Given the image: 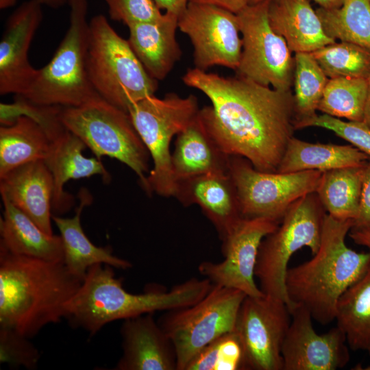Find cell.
Masks as SVG:
<instances>
[{
    "label": "cell",
    "mask_w": 370,
    "mask_h": 370,
    "mask_svg": "<svg viewBox=\"0 0 370 370\" xmlns=\"http://www.w3.org/2000/svg\"><path fill=\"white\" fill-rule=\"evenodd\" d=\"M40 354L37 348L18 332L0 327V362L14 367H24L35 369L38 363Z\"/></svg>",
    "instance_id": "37"
},
{
    "label": "cell",
    "mask_w": 370,
    "mask_h": 370,
    "mask_svg": "<svg viewBox=\"0 0 370 370\" xmlns=\"http://www.w3.org/2000/svg\"><path fill=\"white\" fill-rule=\"evenodd\" d=\"M187 370H246L242 342L234 330L219 336L198 352Z\"/></svg>",
    "instance_id": "35"
},
{
    "label": "cell",
    "mask_w": 370,
    "mask_h": 370,
    "mask_svg": "<svg viewBox=\"0 0 370 370\" xmlns=\"http://www.w3.org/2000/svg\"><path fill=\"white\" fill-rule=\"evenodd\" d=\"M280 223L268 218H241L223 240V261H205L198 271L212 284L243 292L247 296L264 295L255 282V268L263 238Z\"/></svg>",
    "instance_id": "15"
},
{
    "label": "cell",
    "mask_w": 370,
    "mask_h": 370,
    "mask_svg": "<svg viewBox=\"0 0 370 370\" xmlns=\"http://www.w3.org/2000/svg\"><path fill=\"white\" fill-rule=\"evenodd\" d=\"M147 313L124 320L121 328L123 354L115 370H177L174 345Z\"/></svg>",
    "instance_id": "19"
},
{
    "label": "cell",
    "mask_w": 370,
    "mask_h": 370,
    "mask_svg": "<svg viewBox=\"0 0 370 370\" xmlns=\"http://www.w3.org/2000/svg\"><path fill=\"white\" fill-rule=\"evenodd\" d=\"M69 26L50 62L38 69L27 90L18 96L41 106L76 107L99 96L90 80L88 1L68 0Z\"/></svg>",
    "instance_id": "5"
},
{
    "label": "cell",
    "mask_w": 370,
    "mask_h": 370,
    "mask_svg": "<svg viewBox=\"0 0 370 370\" xmlns=\"http://www.w3.org/2000/svg\"><path fill=\"white\" fill-rule=\"evenodd\" d=\"M40 0L23 2L9 17L0 42V94L23 95L38 69L28 60L32 39L42 20Z\"/></svg>",
    "instance_id": "17"
},
{
    "label": "cell",
    "mask_w": 370,
    "mask_h": 370,
    "mask_svg": "<svg viewBox=\"0 0 370 370\" xmlns=\"http://www.w3.org/2000/svg\"><path fill=\"white\" fill-rule=\"evenodd\" d=\"M229 172L234 183L243 217H264L280 223L289 207L301 197L315 193L323 171L267 173L245 158L231 156Z\"/></svg>",
    "instance_id": "12"
},
{
    "label": "cell",
    "mask_w": 370,
    "mask_h": 370,
    "mask_svg": "<svg viewBox=\"0 0 370 370\" xmlns=\"http://www.w3.org/2000/svg\"><path fill=\"white\" fill-rule=\"evenodd\" d=\"M335 320L349 347L370 356V267L339 298Z\"/></svg>",
    "instance_id": "30"
},
{
    "label": "cell",
    "mask_w": 370,
    "mask_h": 370,
    "mask_svg": "<svg viewBox=\"0 0 370 370\" xmlns=\"http://www.w3.org/2000/svg\"><path fill=\"white\" fill-rule=\"evenodd\" d=\"M188 1L215 5L234 14H238L249 5V0H188Z\"/></svg>",
    "instance_id": "40"
},
{
    "label": "cell",
    "mask_w": 370,
    "mask_h": 370,
    "mask_svg": "<svg viewBox=\"0 0 370 370\" xmlns=\"http://www.w3.org/2000/svg\"><path fill=\"white\" fill-rule=\"evenodd\" d=\"M295 121L314 116L329 80L311 53L295 56Z\"/></svg>",
    "instance_id": "33"
},
{
    "label": "cell",
    "mask_w": 370,
    "mask_h": 370,
    "mask_svg": "<svg viewBox=\"0 0 370 370\" xmlns=\"http://www.w3.org/2000/svg\"><path fill=\"white\" fill-rule=\"evenodd\" d=\"M230 156L211 136L199 112L176 136L171 166L176 182L208 172L229 171Z\"/></svg>",
    "instance_id": "24"
},
{
    "label": "cell",
    "mask_w": 370,
    "mask_h": 370,
    "mask_svg": "<svg viewBox=\"0 0 370 370\" xmlns=\"http://www.w3.org/2000/svg\"><path fill=\"white\" fill-rule=\"evenodd\" d=\"M52 143L46 127L36 118L21 114L0 127V177L24 164L45 160Z\"/></svg>",
    "instance_id": "27"
},
{
    "label": "cell",
    "mask_w": 370,
    "mask_h": 370,
    "mask_svg": "<svg viewBox=\"0 0 370 370\" xmlns=\"http://www.w3.org/2000/svg\"><path fill=\"white\" fill-rule=\"evenodd\" d=\"M178 16L165 12L159 21L127 26L128 42L147 71L157 81L164 79L182 56L176 39Z\"/></svg>",
    "instance_id": "22"
},
{
    "label": "cell",
    "mask_w": 370,
    "mask_h": 370,
    "mask_svg": "<svg viewBox=\"0 0 370 370\" xmlns=\"http://www.w3.org/2000/svg\"><path fill=\"white\" fill-rule=\"evenodd\" d=\"M0 219V248L12 254L49 261H63L60 236L43 232L29 217L5 197Z\"/></svg>",
    "instance_id": "26"
},
{
    "label": "cell",
    "mask_w": 370,
    "mask_h": 370,
    "mask_svg": "<svg viewBox=\"0 0 370 370\" xmlns=\"http://www.w3.org/2000/svg\"><path fill=\"white\" fill-rule=\"evenodd\" d=\"M246 296L239 290L212 284L208 293L195 304L165 311L158 322L174 345L177 370H185L204 347L234 330Z\"/></svg>",
    "instance_id": "10"
},
{
    "label": "cell",
    "mask_w": 370,
    "mask_h": 370,
    "mask_svg": "<svg viewBox=\"0 0 370 370\" xmlns=\"http://www.w3.org/2000/svg\"><path fill=\"white\" fill-rule=\"evenodd\" d=\"M311 54L328 78L370 77V50L358 45L335 42Z\"/></svg>",
    "instance_id": "34"
},
{
    "label": "cell",
    "mask_w": 370,
    "mask_h": 370,
    "mask_svg": "<svg viewBox=\"0 0 370 370\" xmlns=\"http://www.w3.org/2000/svg\"><path fill=\"white\" fill-rule=\"evenodd\" d=\"M366 164L323 171L315 193L328 214L341 220L357 217Z\"/></svg>",
    "instance_id": "29"
},
{
    "label": "cell",
    "mask_w": 370,
    "mask_h": 370,
    "mask_svg": "<svg viewBox=\"0 0 370 370\" xmlns=\"http://www.w3.org/2000/svg\"><path fill=\"white\" fill-rule=\"evenodd\" d=\"M325 214L317 193L307 194L289 207L276 230L260 243L255 268L259 287L264 295L283 300L290 312L293 306L286 288L288 262L304 247L312 255L317 253Z\"/></svg>",
    "instance_id": "8"
},
{
    "label": "cell",
    "mask_w": 370,
    "mask_h": 370,
    "mask_svg": "<svg viewBox=\"0 0 370 370\" xmlns=\"http://www.w3.org/2000/svg\"><path fill=\"white\" fill-rule=\"evenodd\" d=\"M111 19L132 24L160 21L164 15L154 0H105Z\"/></svg>",
    "instance_id": "38"
},
{
    "label": "cell",
    "mask_w": 370,
    "mask_h": 370,
    "mask_svg": "<svg viewBox=\"0 0 370 370\" xmlns=\"http://www.w3.org/2000/svg\"><path fill=\"white\" fill-rule=\"evenodd\" d=\"M177 25L193 45L195 68L206 71L218 65L237 69L243 42L236 14L188 1L178 16Z\"/></svg>",
    "instance_id": "14"
},
{
    "label": "cell",
    "mask_w": 370,
    "mask_h": 370,
    "mask_svg": "<svg viewBox=\"0 0 370 370\" xmlns=\"http://www.w3.org/2000/svg\"><path fill=\"white\" fill-rule=\"evenodd\" d=\"M269 1L249 4L237 14L242 53L237 75L265 86L291 90L295 59L285 40L271 26Z\"/></svg>",
    "instance_id": "11"
},
{
    "label": "cell",
    "mask_w": 370,
    "mask_h": 370,
    "mask_svg": "<svg viewBox=\"0 0 370 370\" xmlns=\"http://www.w3.org/2000/svg\"><path fill=\"white\" fill-rule=\"evenodd\" d=\"M369 160L367 154L354 146L310 143L293 136L288 143L277 172L326 171L363 165Z\"/></svg>",
    "instance_id": "28"
},
{
    "label": "cell",
    "mask_w": 370,
    "mask_h": 370,
    "mask_svg": "<svg viewBox=\"0 0 370 370\" xmlns=\"http://www.w3.org/2000/svg\"><path fill=\"white\" fill-rule=\"evenodd\" d=\"M349 236L355 243L366 247L370 252V230L362 231L350 230Z\"/></svg>",
    "instance_id": "42"
},
{
    "label": "cell",
    "mask_w": 370,
    "mask_h": 370,
    "mask_svg": "<svg viewBox=\"0 0 370 370\" xmlns=\"http://www.w3.org/2000/svg\"><path fill=\"white\" fill-rule=\"evenodd\" d=\"M367 92L364 107L362 122L370 127V77L367 79Z\"/></svg>",
    "instance_id": "43"
},
{
    "label": "cell",
    "mask_w": 370,
    "mask_h": 370,
    "mask_svg": "<svg viewBox=\"0 0 370 370\" xmlns=\"http://www.w3.org/2000/svg\"><path fill=\"white\" fill-rule=\"evenodd\" d=\"M81 194L75 216L63 218L52 215V221L60 233L63 262L67 269L83 281L89 267L96 264H109L121 269L131 268L132 263L113 255L110 247H97L86 236L82 227L81 214L83 208L90 204V197L84 190Z\"/></svg>",
    "instance_id": "25"
},
{
    "label": "cell",
    "mask_w": 370,
    "mask_h": 370,
    "mask_svg": "<svg viewBox=\"0 0 370 370\" xmlns=\"http://www.w3.org/2000/svg\"><path fill=\"white\" fill-rule=\"evenodd\" d=\"M353 224V219L341 220L326 213L317 253L286 272V288L293 308L301 305L321 325L335 320L339 298L370 267L369 251L357 252L345 244Z\"/></svg>",
    "instance_id": "4"
},
{
    "label": "cell",
    "mask_w": 370,
    "mask_h": 370,
    "mask_svg": "<svg viewBox=\"0 0 370 370\" xmlns=\"http://www.w3.org/2000/svg\"><path fill=\"white\" fill-rule=\"evenodd\" d=\"M370 230V160L365 164L362 177L359 210L351 230Z\"/></svg>",
    "instance_id": "39"
},
{
    "label": "cell",
    "mask_w": 370,
    "mask_h": 370,
    "mask_svg": "<svg viewBox=\"0 0 370 370\" xmlns=\"http://www.w3.org/2000/svg\"><path fill=\"white\" fill-rule=\"evenodd\" d=\"M269 20L292 52L312 53L334 43L310 0H270Z\"/></svg>",
    "instance_id": "23"
},
{
    "label": "cell",
    "mask_w": 370,
    "mask_h": 370,
    "mask_svg": "<svg viewBox=\"0 0 370 370\" xmlns=\"http://www.w3.org/2000/svg\"><path fill=\"white\" fill-rule=\"evenodd\" d=\"M0 193L43 232L53 234V180L44 160L24 164L1 176Z\"/></svg>",
    "instance_id": "21"
},
{
    "label": "cell",
    "mask_w": 370,
    "mask_h": 370,
    "mask_svg": "<svg viewBox=\"0 0 370 370\" xmlns=\"http://www.w3.org/2000/svg\"><path fill=\"white\" fill-rule=\"evenodd\" d=\"M267 0H249V4H256Z\"/></svg>",
    "instance_id": "47"
},
{
    "label": "cell",
    "mask_w": 370,
    "mask_h": 370,
    "mask_svg": "<svg viewBox=\"0 0 370 370\" xmlns=\"http://www.w3.org/2000/svg\"><path fill=\"white\" fill-rule=\"evenodd\" d=\"M182 81L210 100L212 105L199 109V114L226 154L245 158L260 171L277 172L295 130L291 90L196 68L188 69Z\"/></svg>",
    "instance_id": "1"
},
{
    "label": "cell",
    "mask_w": 370,
    "mask_h": 370,
    "mask_svg": "<svg viewBox=\"0 0 370 370\" xmlns=\"http://www.w3.org/2000/svg\"><path fill=\"white\" fill-rule=\"evenodd\" d=\"M50 134L52 143L44 161L53 180L52 211L61 214L68 210L72 204V197L64 190L66 182L99 175L107 183L111 178L101 160L83 155L82 151L87 147L85 143L63 123Z\"/></svg>",
    "instance_id": "20"
},
{
    "label": "cell",
    "mask_w": 370,
    "mask_h": 370,
    "mask_svg": "<svg viewBox=\"0 0 370 370\" xmlns=\"http://www.w3.org/2000/svg\"><path fill=\"white\" fill-rule=\"evenodd\" d=\"M197 97H183L171 92L163 98L154 95L132 104L128 109L132 121L153 161L147 175V193L173 197L175 181L171 166L170 145L197 115Z\"/></svg>",
    "instance_id": "9"
},
{
    "label": "cell",
    "mask_w": 370,
    "mask_h": 370,
    "mask_svg": "<svg viewBox=\"0 0 370 370\" xmlns=\"http://www.w3.org/2000/svg\"><path fill=\"white\" fill-rule=\"evenodd\" d=\"M325 9H331L339 7L344 0H312Z\"/></svg>",
    "instance_id": "44"
},
{
    "label": "cell",
    "mask_w": 370,
    "mask_h": 370,
    "mask_svg": "<svg viewBox=\"0 0 370 370\" xmlns=\"http://www.w3.org/2000/svg\"><path fill=\"white\" fill-rule=\"evenodd\" d=\"M173 197L185 206H199L221 241L243 217L229 171L208 172L179 180Z\"/></svg>",
    "instance_id": "18"
},
{
    "label": "cell",
    "mask_w": 370,
    "mask_h": 370,
    "mask_svg": "<svg viewBox=\"0 0 370 370\" xmlns=\"http://www.w3.org/2000/svg\"><path fill=\"white\" fill-rule=\"evenodd\" d=\"M291 323L283 342V370H336L350 359L345 333L337 325L317 334L310 312L301 305L291 311Z\"/></svg>",
    "instance_id": "16"
},
{
    "label": "cell",
    "mask_w": 370,
    "mask_h": 370,
    "mask_svg": "<svg viewBox=\"0 0 370 370\" xmlns=\"http://www.w3.org/2000/svg\"><path fill=\"white\" fill-rule=\"evenodd\" d=\"M295 129L319 127L332 131L370 158V127L362 121H344L325 114L294 122Z\"/></svg>",
    "instance_id": "36"
},
{
    "label": "cell",
    "mask_w": 370,
    "mask_h": 370,
    "mask_svg": "<svg viewBox=\"0 0 370 370\" xmlns=\"http://www.w3.org/2000/svg\"><path fill=\"white\" fill-rule=\"evenodd\" d=\"M158 7L165 12L180 16L187 6L188 0H154Z\"/></svg>",
    "instance_id": "41"
},
{
    "label": "cell",
    "mask_w": 370,
    "mask_h": 370,
    "mask_svg": "<svg viewBox=\"0 0 370 370\" xmlns=\"http://www.w3.org/2000/svg\"><path fill=\"white\" fill-rule=\"evenodd\" d=\"M109 264H96L88 269L82 284L64 306L69 323L94 335L105 325L119 319L166 311L195 304L209 291L207 279L190 278L169 291L153 286L133 294L123 286Z\"/></svg>",
    "instance_id": "3"
},
{
    "label": "cell",
    "mask_w": 370,
    "mask_h": 370,
    "mask_svg": "<svg viewBox=\"0 0 370 370\" xmlns=\"http://www.w3.org/2000/svg\"><path fill=\"white\" fill-rule=\"evenodd\" d=\"M60 119L101 160L114 158L130 167L148 192L150 154L125 112L98 96L76 107H62Z\"/></svg>",
    "instance_id": "7"
},
{
    "label": "cell",
    "mask_w": 370,
    "mask_h": 370,
    "mask_svg": "<svg viewBox=\"0 0 370 370\" xmlns=\"http://www.w3.org/2000/svg\"><path fill=\"white\" fill-rule=\"evenodd\" d=\"M367 86V79L362 78H329L318 110L336 118L362 121Z\"/></svg>",
    "instance_id": "32"
},
{
    "label": "cell",
    "mask_w": 370,
    "mask_h": 370,
    "mask_svg": "<svg viewBox=\"0 0 370 370\" xmlns=\"http://www.w3.org/2000/svg\"><path fill=\"white\" fill-rule=\"evenodd\" d=\"M88 71L97 94L127 112L136 102L154 95L158 81L146 71L128 40L102 14L89 22Z\"/></svg>",
    "instance_id": "6"
},
{
    "label": "cell",
    "mask_w": 370,
    "mask_h": 370,
    "mask_svg": "<svg viewBox=\"0 0 370 370\" xmlns=\"http://www.w3.org/2000/svg\"><path fill=\"white\" fill-rule=\"evenodd\" d=\"M316 12L329 37L370 50V0H344L338 8Z\"/></svg>",
    "instance_id": "31"
},
{
    "label": "cell",
    "mask_w": 370,
    "mask_h": 370,
    "mask_svg": "<svg viewBox=\"0 0 370 370\" xmlns=\"http://www.w3.org/2000/svg\"><path fill=\"white\" fill-rule=\"evenodd\" d=\"M290 317L280 299L264 294L245 297L234 331L243 346L246 370H283L282 348Z\"/></svg>",
    "instance_id": "13"
},
{
    "label": "cell",
    "mask_w": 370,
    "mask_h": 370,
    "mask_svg": "<svg viewBox=\"0 0 370 370\" xmlns=\"http://www.w3.org/2000/svg\"><path fill=\"white\" fill-rule=\"evenodd\" d=\"M82 280L63 261L12 254L0 248V327L32 338L65 316Z\"/></svg>",
    "instance_id": "2"
},
{
    "label": "cell",
    "mask_w": 370,
    "mask_h": 370,
    "mask_svg": "<svg viewBox=\"0 0 370 370\" xmlns=\"http://www.w3.org/2000/svg\"><path fill=\"white\" fill-rule=\"evenodd\" d=\"M16 0H0L1 9H5L11 7L16 3Z\"/></svg>",
    "instance_id": "46"
},
{
    "label": "cell",
    "mask_w": 370,
    "mask_h": 370,
    "mask_svg": "<svg viewBox=\"0 0 370 370\" xmlns=\"http://www.w3.org/2000/svg\"><path fill=\"white\" fill-rule=\"evenodd\" d=\"M42 5H47L51 8L57 9L66 3L68 0H40Z\"/></svg>",
    "instance_id": "45"
}]
</instances>
